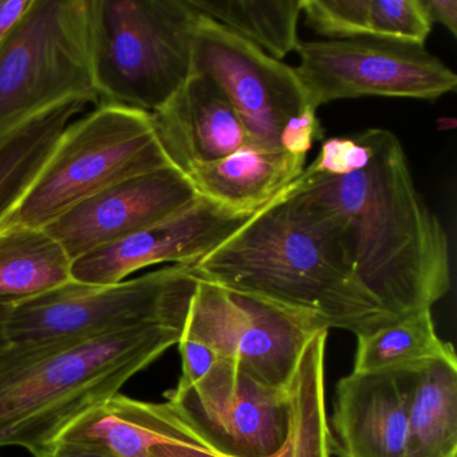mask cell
<instances>
[{"label": "cell", "mask_w": 457, "mask_h": 457, "mask_svg": "<svg viewBox=\"0 0 457 457\" xmlns=\"http://www.w3.org/2000/svg\"><path fill=\"white\" fill-rule=\"evenodd\" d=\"M57 443L114 457H149L152 446L172 443L212 452L194 425L170 401L145 403L116 395L79 417Z\"/></svg>", "instance_id": "cell-16"}, {"label": "cell", "mask_w": 457, "mask_h": 457, "mask_svg": "<svg viewBox=\"0 0 457 457\" xmlns=\"http://www.w3.org/2000/svg\"><path fill=\"white\" fill-rule=\"evenodd\" d=\"M409 457H457V357L409 377Z\"/></svg>", "instance_id": "cell-20"}, {"label": "cell", "mask_w": 457, "mask_h": 457, "mask_svg": "<svg viewBox=\"0 0 457 457\" xmlns=\"http://www.w3.org/2000/svg\"><path fill=\"white\" fill-rule=\"evenodd\" d=\"M199 12L189 0H90V49L100 104L152 114L191 74Z\"/></svg>", "instance_id": "cell-4"}, {"label": "cell", "mask_w": 457, "mask_h": 457, "mask_svg": "<svg viewBox=\"0 0 457 457\" xmlns=\"http://www.w3.org/2000/svg\"><path fill=\"white\" fill-rule=\"evenodd\" d=\"M323 128L317 116V109L306 106L296 116L291 117L279 136V145L286 154L306 157L312 144L322 138Z\"/></svg>", "instance_id": "cell-26"}, {"label": "cell", "mask_w": 457, "mask_h": 457, "mask_svg": "<svg viewBox=\"0 0 457 457\" xmlns=\"http://www.w3.org/2000/svg\"><path fill=\"white\" fill-rule=\"evenodd\" d=\"M453 355V345L436 333L432 310H421L357 336L353 373L413 374Z\"/></svg>", "instance_id": "cell-23"}, {"label": "cell", "mask_w": 457, "mask_h": 457, "mask_svg": "<svg viewBox=\"0 0 457 457\" xmlns=\"http://www.w3.org/2000/svg\"><path fill=\"white\" fill-rule=\"evenodd\" d=\"M191 73L219 85L237 111L248 144L261 148L280 149L282 128L309 106L295 69L202 14L192 42Z\"/></svg>", "instance_id": "cell-10"}, {"label": "cell", "mask_w": 457, "mask_h": 457, "mask_svg": "<svg viewBox=\"0 0 457 457\" xmlns=\"http://www.w3.org/2000/svg\"><path fill=\"white\" fill-rule=\"evenodd\" d=\"M167 167L170 164L154 135L151 114L100 104L69 124L4 226L45 228L98 192Z\"/></svg>", "instance_id": "cell-5"}, {"label": "cell", "mask_w": 457, "mask_h": 457, "mask_svg": "<svg viewBox=\"0 0 457 457\" xmlns=\"http://www.w3.org/2000/svg\"><path fill=\"white\" fill-rule=\"evenodd\" d=\"M197 280L191 266L170 264L114 285L71 282L12 307V344L98 336L151 326L186 328Z\"/></svg>", "instance_id": "cell-7"}, {"label": "cell", "mask_w": 457, "mask_h": 457, "mask_svg": "<svg viewBox=\"0 0 457 457\" xmlns=\"http://www.w3.org/2000/svg\"><path fill=\"white\" fill-rule=\"evenodd\" d=\"M183 333L151 326L10 345L0 354V448L18 446L38 457L179 345Z\"/></svg>", "instance_id": "cell-3"}, {"label": "cell", "mask_w": 457, "mask_h": 457, "mask_svg": "<svg viewBox=\"0 0 457 457\" xmlns=\"http://www.w3.org/2000/svg\"><path fill=\"white\" fill-rule=\"evenodd\" d=\"M151 120L168 162L184 176L248 144L234 106L219 85L203 74H189Z\"/></svg>", "instance_id": "cell-15"}, {"label": "cell", "mask_w": 457, "mask_h": 457, "mask_svg": "<svg viewBox=\"0 0 457 457\" xmlns=\"http://www.w3.org/2000/svg\"><path fill=\"white\" fill-rule=\"evenodd\" d=\"M178 346L183 366L176 390H184L196 384L220 358L211 347L192 339L181 338Z\"/></svg>", "instance_id": "cell-27"}, {"label": "cell", "mask_w": 457, "mask_h": 457, "mask_svg": "<svg viewBox=\"0 0 457 457\" xmlns=\"http://www.w3.org/2000/svg\"><path fill=\"white\" fill-rule=\"evenodd\" d=\"M306 157L245 144L224 159L199 165L186 178L197 197L235 218H250L293 184Z\"/></svg>", "instance_id": "cell-17"}, {"label": "cell", "mask_w": 457, "mask_h": 457, "mask_svg": "<svg viewBox=\"0 0 457 457\" xmlns=\"http://www.w3.org/2000/svg\"><path fill=\"white\" fill-rule=\"evenodd\" d=\"M307 26L326 39H381L424 47L432 23L420 0H301Z\"/></svg>", "instance_id": "cell-18"}, {"label": "cell", "mask_w": 457, "mask_h": 457, "mask_svg": "<svg viewBox=\"0 0 457 457\" xmlns=\"http://www.w3.org/2000/svg\"><path fill=\"white\" fill-rule=\"evenodd\" d=\"M197 200L173 167L140 173L74 205L45 227L71 261L143 231Z\"/></svg>", "instance_id": "cell-12"}, {"label": "cell", "mask_w": 457, "mask_h": 457, "mask_svg": "<svg viewBox=\"0 0 457 457\" xmlns=\"http://www.w3.org/2000/svg\"><path fill=\"white\" fill-rule=\"evenodd\" d=\"M411 374L350 373L336 386L328 420L338 457H409Z\"/></svg>", "instance_id": "cell-14"}, {"label": "cell", "mask_w": 457, "mask_h": 457, "mask_svg": "<svg viewBox=\"0 0 457 457\" xmlns=\"http://www.w3.org/2000/svg\"><path fill=\"white\" fill-rule=\"evenodd\" d=\"M355 137L371 149L365 170L331 178L304 168L296 186L330 211L358 280L393 320L432 310L451 288L445 229L417 191L398 138L386 129Z\"/></svg>", "instance_id": "cell-1"}, {"label": "cell", "mask_w": 457, "mask_h": 457, "mask_svg": "<svg viewBox=\"0 0 457 457\" xmlns=\"http://www.w3.org/2000/svg\"><path fill=\"white\" fill-rule=\"evenodd\" d=\"M199 14L280 61L296 52L301 39V0H189Z\"/></svg>", "instance_id": "cell-24"}, {"label": "cell", "mask_w": 457, "mask_h": 457, "mask_svg": "<svg viewBox=\"0 0 457 457\" xmlns=\"http://www.w3.org/2000/svg\"><path fill=\"white\" fill-rule=\"evenodd\" d=\"M200 279L355 336L393 322L358 280L338 223L295 181L200 259Z\"/></svg>", "instance_id": "cell-2"}, {"label": "cell", "mask_w": 457, "mask_h": 457, "mask_svg": "<svg viewBox=\"0 0 457 457\" xmlns=\"http://www.w3.org/2000/svg\"><path fill=\"white\" fill-rule=\"evenodd\" d=\"M71 264L46 229L0 227V306L15 307L66 285Z\"/></svg>", "instance_id": "cell-19"}, {"label": "cell", "mask_w": 457, "mask_h": 457, "mask_svg": "<svg viewBox=\"0 0 457 457\" xmlns=\"http://www.w3.org/2000/svg\"><path fill=\"white\" fill-rule=\"evenodd\" d=\"M149 457H220L205 449L183 444L164 443L154 445L149 451Z\"/></svg>", "instance_id": "cell-30"}, {"label": "cell", "mask_w": 457, "mask_h": 457, "mask_svg": "<svg viewBox=\"0 0 457 457\" xmlns=\"http://www.w3.org/2000/svg\"><path fill=\"white\" fill-rule=\"evenodd\" d=\"M38 457H114L111 454L101 453L85 446L74 445L68 443H55Z\"/></svg>", "instance_id": "cell-31"}, {"label": "cell", "mask_w": 457, "mask_h": 457, "mask_svg": "<svg viewBox=\"0 0 457 457\" xmlns=\"http://www.w3.org/2000/svg\"><path fill=\"white\" fill-rule=\"evenodd\" d=\"M422 10L429 22L440 23L452 36L457 34V2L456 0H420Z\"/></svg>", "instance_id": "cell-28"}, {"label": "cell", "mask_w": 457, "mask_h": 457, "mask_svg": "<svg viewBox=\"0 0 457 457\" xmlns=\"http://www.w3.org/2000/svg\"><path fill=\"white\" fill-rule=\"evenodd\" d=\"M247 219L235 218L197 197L180 212L76 259L71 264V280L114 285L157 264L194 266Z\"/></svg>", "instance_id": "cell-13"}, {"label": "cell", "mask_w": 457, "mask_h": 457, "mask_svg": "<svg viewBox=\"0 0 457 457\" xmlns=\"http://www.w3.org/2000/svg\"><path fill=\"white\" fill-rule=\"evenodd\" d=\"M322 330L318 318L197 280L181 338L232 358L267 386L286 389L304 347Z\"/></svg>", "instance_id": "cell-8"}, {"label": "cell", "mask_w": 457, "mask_h": 457, "mask_svg": "<svg viewBox=\"0 0 457 457\" xmlns=\"http://www.w3.org/2000/svg\"><path fill=\"white\" fill-rule=\"evenodd\" d=\"M295 73L309 106L346 98L437 100L457 87V77L425 47L381 39L301 41Z\"/></svg>", "instance_id": "cell-9"}, {"label": "cell", "mask_w": 457, "mask_h": 457, "mask_svg": "<svg viewBox=\"0 0 457 457\" xmlns=\"http://www.w3.org/2000/svg\"><path fill=\"white\" fill-rule=\"evenodd\" d=\"M12 307L0 306V354L12 345L7 333V323H9L10 312Z\"/></svg>", "instance_id": "cell-32"}, {"label": "cell", "mask_w": 457, "mask_h": 457, "mask_svg": "<svg viewBox=\"0 0 457 457\" xmlns=\"http://www.w3.org/2000/svg\"><path fill=\"white\" fill-rule=\"evenodd\" d=\"M165 398L218 456L277 457L285 443L286 389L262 384L232 358H219L196 384Z\"/></svg>", "instance_id": "cell-11"}, {"label": "cell", "mask_w": 457, "mask_h": 457, "mask_svg": "<svg viewBox=\"0 0 457 457\" xmlns=\"http://www.w3.org/2000/svg\"><path fill=\"white\" fill-rule=\"evenodd\" d=\"M371 160V149L354 136L331 137L320 146L309 170L331 178H342L365 170Z\"/></svg>", "instance_id": "cell-25"}, {"label": "cell", "mask_w": 457, "mask_h": 457, "mask_svg": "<svg viewBox=\"0 0 457 457\" xmlns=\"http://www.w3.org/2000/svg\"><path fill=\"white\" fill-rule=\"evenodd\" d=\"M84 101H69L0 138V227L10 218Z\"/></svg>", "instance_id": "cell-22"}, {"label": "cell", "mask_w": 457, "mask_h": 457, "mask_svg": "<svg viewBox=\"0 0 457 457\" xmlns=\"http://www.w3.org/2000/svg\"><path fill=\"white\" fill-rule=\"evenodd\" d=\"M328 330L315 334L286 386L287 430L277 457H331L326 411L325 355Z\"/></svg>", "instance_id": "cell-21"}, {"label": "cell", "mask_w": 457, "mask_h": 457, "mask_svg": "<svg viewBox=\"0 0 457 457\" xmlns=\"http://www.w3.org/2000/svg\"><path fill=\"white\" fill-rule=\"evenodd\" d=\"M90 0H33L0 41V138L69 101L98 104Z\"/></svg>", "instance_id": "cell-6"}, {"label": "cell", "mask_w": 457, "mask_h": 457, "mask_svg": "<svg viewBox=\"0 0 457 457\" xmlns=\"http://www.w3.org/2000/svg\"><path fill=\"white\" fill-rule=\"evenodd\" d=\"M33 0H0V41L14 28Z\"/></svg>", "instance_id": "cell-29"}]
</instances>
